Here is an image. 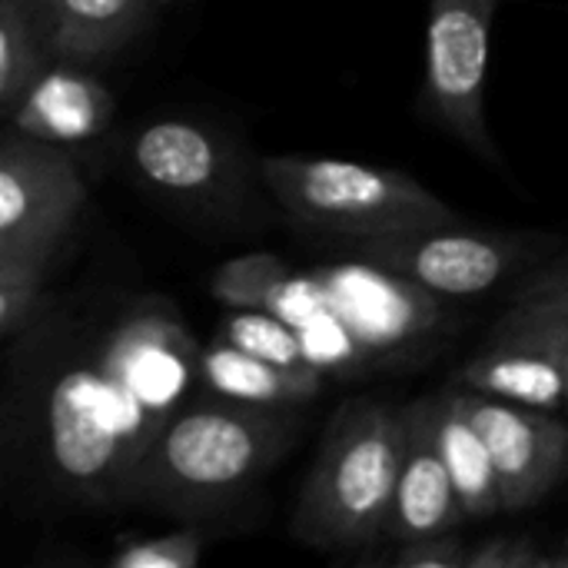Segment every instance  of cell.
Instances as JSON below:
<instances>
[{"instance_id": "cell-1", "label": "cell", "mask_w": 568, "mask_h": 568, "mask_svg": "<svg viewBox=\"0 0 568 568\" xmlns=\"http://www.w3.org/2000/svg\"><path fill=\"white\" fill-rule=\"evenodd\" d=\"M406 459V413L383 403H349L326 426L316 463L293 509V536L323 552L369 549L386 536L399 469Z\"/></svg>"}, {"instance_id": "cell-2", "label": "cell", "mask_w": 568, "mask_h": 568, "mask_svg": "<svg viewBox=\"0 0 568 568\" xmlns=\"http://www.w3.org/2000/svg\"><path fill=\"white\" fill-rule=\"evenodd\" d=\"M283 439L286 423L266 406L223 396L183 403L140 459L130 489L176 503L236 493L270 466Z\"/></svg>"}, {"instance_id": "cell-3", "label": "cell", "mask_w": 568, "mask_h": 568, "mask_svg": "<svg viewBox=\"0 0 568 568\" xmlns=\"http://www.w3.org/2000/svg\"><path fill=\"white\" fill-rule=\"evenodd\" d=\"M260 176L290 216L359 243L456 223L453 210L436 193L409 173L386 166L333 156H266Z\"/></svg>"}, {"instance_id": "cell-4", "label": "cell", "mask_w": 568, "mask_h": 568, "mask_svg": "<svg viewBox=\"0 0 568 568\" xmlns=\"http://www.w3.org/2000/svg\"><path fill=\"white\" fill-rule=\"evenodd\" d=\"M47 436L57 473L80 489L130 486L143 459L126 406L100 363L73 366L53 383Z\"/></svg>"}, {"instance_id": "cell-5", "label": "cell", "mask_w": 568, "mask_h": 568, "mask_svg": "<svg viewBox=\"0 0 568 568\" xmlns=\"http://www.w3.org/2000/svg\"><path fill=\"white\" fill-rule=\"evenodd\" d=\"M100 366L116 386L146 456L200 376V346L170 306H140L113 329Z\"/></svg>"}, {"instance_id": "cell-6", "label": "cell", "mask_w": 568, "mask_h": 568, "mask_svg": "<svg viewBox=\"0 0 568 568\" xmlns=\"http://www.w3.org/2000/svg\"><path fill=\"white\" fill-rule=\"evenodd\" d=\"M499 0H429L423 97L433 120L469 150L496 160L486 123L489 37Z\"/></svg>"}, {"instance_id": "cell-7", "label": "cell", "mask_w": 568, "mask_h": 568, "mask_svg": "<svg viewBox=\"0 0 568 568\" xmlns=\"http://www.w3.org/2000/svg\"><path fill=\"white\" fill-rule=\"evenodd\" d=\"M87 203L77 163L60 143L7 130L0 140V253L43 256L70 233Z\"/></svg>"}, {"instance_id": "cell-8", "label": "cell", "mask_w": 568, "mask_h": 568, "mask_svg": "<svg viewBox=\"0 0 568 568\" xmlns=\"http://www.w3.org/2000/svg\"><path fill=\"white\" fill-rule=\"evenodd\" d=\"M526 253V240L473 233L456 223L363 240L366 263L433 296H476L493 290Z\"/></svg>"}, {"instance_id": "cell-9", "label": "cell", "mask_w": 568, "mask_h": 568, "mask_svg": "<svg viewBox=\"0 0 568 568\" xmlns=\"http://www.w3.org/2000/svg\"><path fill=\"white\" fill-rule=\"evenodd\" d=\"M459 406L489 446L503 509L536 506L568 469V429L556 413L453 386Z\"/></svg>"}, {"instance_id": "cell-10", "label": "cell", "mask_w": 568, "mask_h": 568, "mask_svg": "<svg viewBox=\"0 0 568 568\" xmlns=\"http://www.w3.org/2000/svg\"><path fill=\"white\" fill-rule=\"evenodd\" d=\"M403 413H406V459L399 469L393 513L386 523V539L399 546L439 532H453L463 519H469L436 443L433 399L409 403Z\"/></svg>"}, {"instance_id": "cell-11", "label": "cell", "mask_w": 568, "mask_h": 568, "mask_svg": "<svg viewBox=\"0 0 568 568\" xmlns=\"http://www.w3.org/2000/svg\"><path fill=\"white\" fill-rule=\"evenodd\" d=\"M53 57L87 63L126 47L153 17V0H33Z\"/></svg>"}, {"instance_id": "cell-12", "label": "cell", "mask_w": 568, "mask_h": 568, "mask_svg": "<svg viewBox=\"0 0 568 568\" xmlns=\"http://www.w3.org/2000/svg\"><path fill=\"white\" fill-rule=\"evenodd\" d=\"M456 386L546 413H568V376L562 363L546 346L519 336H496V346L459 369Z\"/></svg>"}, {"instance_id": "cell-13", "label": "cell", "mask_w": 568, "mask_h": 568, "mask_svg": "<svg viewBox=\"0 0 568 568\" xmlns=\"http://www.w3.org/2000/svg\"><path fill=\"white\" fill-rule=\"evenodd\" d=\"M110 93L80 70L40 73L17 103L10 126L50 143H80L100 133L110 120Z\"/></svg>"}, {"instance_id": "cell-14", "label": "cell", "mask_w": 568, "mask_h": 568, "mask_svg": "<svg viewBox=\"0 0 568 568\" xmlns=\"http://www.w3.org/2000/svg\"><path fill=\"white\" fill-rule=\"evenodd\" d=\"M130 163L156 190L203 193L223 173V150L193 120H156L130 140Z\"/></svg>"}, {"instance_id": "cell-15", "label": "cell", "mask_w": 568, "mask_h": 568, "mask_svg": "<svg viewBox=\"0 0 568 568\" xmlns=\"http://www.w3.org/2000/svg\"><path fill=\"white\" fill-rule=\"evenodd\" d=\"M200 383L223 399L250 403V406H286L303 403L320 393V369H290L253 356L230 339H213L200 349Z\"/></svg>"}, {"instance_id": "cell-16", "label": "cell", "mask_w": 568, "mask_h": 568, "mask_svg": "<svg viewBox=\"0 0 568 568\" xmlns=\"http://www.w3.org/2000/svg\"><path fill=\"white\" fill-rule=\"evenodd\" d=\"M213 293L240 310H266L296 326H310L320 316H329L326 290L320 276H293L276 256H246L226 263L213 276Z\"/></svg>"}, {"instance_id": "cell-17", "label": "cell", "mask_w": 568, "mask_h": 568, "mask_svg": "<svg viewBox=\"0 0 568 568\" xmlns=\"http://www.w3.org/2000/svg\"><path fill=\"white\" fill-rule=\"evenodd\" d=\"M433 423H436V443L446 459V469L456 483V493L463 499V509L469 519L503 513L499 503V479L489 456L486 439L479 436L476 423L459 406L456 389H446L433 399Z\"/></svg>"}, {"instance_id": "cell-18", "label": "cell", "mask_w": 568, "mask_h": 568, "mask_svg": "<svg viewBox=\"0 0 568 568\" xmlns=\"http://www.w3.org/2000/svg\"><path fill=\"white\" fill-rule=\"evenodd\" d=\"M43 47L33 0H0V103L10 113L40 80Z\"/></svg>"}, {"instance_id": "cell-19", "label": "cell", "mask_w": 568, "mask_h": 568, "mask_svg": "<svg viewBox=\"0 0 568 568\" xmlns=\"http://www.w3.org/2000/svg\"><path fill=\"white\" fill-rule=\"evenodd\" d=\"M223 339L290 369H320L313 363L303 326L266 310H240V316L223 323Z\"/></svg>"}, {"instance_id": "cell-20", "label": "cell", "mask_w": 568, "mask_h": 568, "mask_svg": "<svg viewBox=\"0 0 568 568\" xmlns=\"http://www.w3.org/2000/svg\"><path fill=\"white\" fill-rule=\"evenodd\" d=\"M43 256L0 253V333L17 336L40 306L43 286Z\"/></svg>"}, {"instance_id": "cell-21", "label": "cell", "mask_w": 568, "mask_h": 568, "mask_svg": "<svg viewBox=\"0 0 568 568\" xmlns=\"http://www.w3.org/2000/svg\"><path fill=\"white\" fill-rule=\"evenodd\" d=\"M203 556V536L196 529L153 536L126 542L120 552L110 556L113 568H196Z\"/></svg>"}, {"instance_id": "cell-22", "label": "cell", "mask_w": 568, "mask_h": 568, "mask_svg": "<svg viewBox=\"0 0 568 568\" xmlns=\"http://www.w3.org/2000/svg\"><path fill=\"white\" fill-rule=\"evenodd\" d=\"M499 336H519L546 346L566 369L568 376V310H546V306H516L503 326Z\"/></svg>"}, {"instance_id": "cell-23", "label": "cell", "mask_w": 568, "mask_h": 568, "mask_svg": "<svg viewBox=\"0 0 568 568\" xmlns=\"http://www.w3.org/2000/svg\"><path fill=\"white\" fill-rule=\"evenodd\" d=\"M473 542H466L456 532H439L429 539L403 542L393 556L389 566L396 568H466Z\"/></svg>"}, {"instance_id": "cell-24", "label": "cell", "mask_w": 568, "mask_h": 568, "mask_svg": "<svg viewBox=\"0 0 568 568\" xmlns=\"http://www.w3.org/2000/svg\"><path fill=\"white\" fill-rule=\"evenodd\" d=\"M466 568H552V556L539 552L532 539L496 536L469 549Z\"/></svg>"}, {"instance_id": "cell-25", "label": "cell", "mask_w": 568, "mask_h": 568, "mask_svg": "<svg viewBox=\"0 0 568 568\" xmlns=\"http://www.w3.org/2000/svg\"><path fill=\"white\" fill-rule=\"evenodd\" d=\"M516 306H546V310H568V263L546 270L526 283Z\"/></svg>"}, {"instance_id": "cell-26", "label": "cell", "mask_w": 568, "mask_h": 568, "mask_svg": "<svg viewBox=\"0 0 568 568\" xmlns=\"http://www.w3.org/2000/svg\"><path fill=\"white\" fill-rule=\"evenodd\" d=\"M552 568H568V539H566V549H562L559 556H552Z\"/></svg>"}, {"instance_id": "cell-27", "label": "cell", "mask_w": 568, "mask_h": 568, "mask_svg": "<svg viewBox=\"0 0 568 568\" xmlns=\"http://www.w3.org/2000/svg\"><path fill=\"white\" fill-rule=\"evenodd\" d=\"M153 3H156V7H163V3H170V0H153Z\"/></svg>"}]
</instances>
